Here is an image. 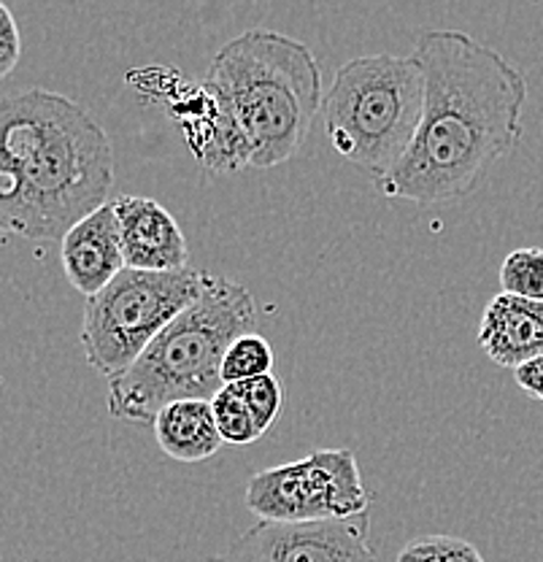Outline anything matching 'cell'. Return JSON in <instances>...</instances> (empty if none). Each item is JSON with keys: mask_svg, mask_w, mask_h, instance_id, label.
Segmentation results:
<instances>
[{"mask_svg": "<svg viewBox=\"0 0 543 562\" xmlns=\"http://www.w3.org/2000/svg\"><path fill=\"white\" fill-rule=\"evenodd\" d=\"M398 562H484V558L463 538L422 536L403 547Z\"/></svg>", "mask_w": 543, "mask_h": 562, "instance_id": "obj_17", "label": "cell"}, {"mask_svg": "<svg viewBox=\"0 0 543 562\" xmlns=\"http://www.w3.org/2000/svg\"><path fill=\"white\" fill-rule=\"evenodd\" d=\"M63 273L73 290L95 297L127 268L114 203H106L73 225L60 241Z\"/></svg>", "mask_w": 543, "mask_h": 562, "instance_id": "obj_10", "label": "cell"}, {"mask_svg": "<svg viewBox=\"0 0 543 562\" xmlns=\"http://www.w3.org/2000/svg\"><path fill=\"white\" fill-rule=\"evenodd\" d=\"M114 151L101 125L71 98L33 90L0 105V225L38 244L66 238L106 206Z\"/></svg>", "mask_w": 543, "mask_h": 562, "instance_id": "obj_2", "label": "cell"}, {"mask_svg": "<svg viewBox=\"0 0 543 562\" xmlns=\"http://www.w3.org/2000/svg\"><path fill=\"white\" fill-rule=\"evenodd\" d=\"M22 57V38L14 14L0 0V76H9Z\"/></svg>", "mask_w": 543, "mask_h": 562, "instance_id": "obj_18", "label": "cell"}, {"mask_svg": "<svg viewBox=\"0 0 543 562\" xmlns=\"http://www.w3.org/2000/svg\"><path fill=\"white\" fill-rule=\"evenodd\" d=\"M214 419H217L219 436L225 443H254L260 441V430H257V422L249 412V406L244 403V397L233 390V384H225L217 395L212 397Z\"/></svg>", "mask_w": 543, "mask_h": 562, "instance_id": "obj_15", "label": "cell"}, {"mask_svg": "<svg viewBox=\"0 0 543 562\" xmlns=\"http://www.w3.org/2000/svg\"><path fill=\"white\" fill-rule=\"evenodd\" d=\"M247 508L260 522H323L367 514L371 495L358 457L349 449H319L287 465L254 473Z\"/></svg>", "mask_w": 543, "mask_h": 562, "instance_id": "obj_7", "label": "cell"}, {"mask_svg": "<svg viewBox=\"0 0 543 562\" xmlns=\"http://www.w3.org/2000/svg\"><path fill=\"white\" fill-rule=\"evenodd\" d=\"M513 379H517L519 390H524L530 397H535V401H543V357L528 362V366L517 368V371H513Z\"/></svg>", "mask_w": 543, "mask_h": 562, "instance_id": "obj_19", "label": "cell"}, {"mask_svg": "<svg viewBox=\"0 0 543 562\" xmlns=\"http://www.w3.org/2000/svg\"><path fill=\"white\" fill-rule=\"evenodd\" d=\"M208 279L212 273L197 268L168 273L125 268L106 290L87 297L81 322L87 362L106 379L125 373L203 295Z\"/></svg>", "mask_w": 543, "mask_h": 562, "instance_id": "obj_6", "label": "cell"}, {"mask_svg": "<svg viewBox=\"0 0 543 562\" xmlns=\"http://www.w3.org/2000/svg\"><path fill=\"white\" fill-rule=\"evenodd\" d=\"M155 436L171 460L201 462L219 452L222 441L212 401L168 403L155 419Z\"/></svg>", "mask_w": 543, "mask_h": 562, "instance_id": "obj_12", "label": "cell"}, {"mask_svg": "<svg viewBox=\"0 0 543 562\" xmlns=\"http://www.w3.org/2000/svg\"><path fill=\"white\" fill-rule=\"evenodd\" d=\"M325 131L343 160L384 181L417 138L425 70L414 55H365L343 63L325 92Z\"/></svg>", "mask_w": 543, "mask_h": 562, "instance_id": "obj_5", "label": "cell"}, {"mask_svg": "<svg viewBox=\"0 0 543 562\" xmlns=\"http://www.w3.org/2000/svg\"><path fill=\"white\" fill-rule=\"evenodd\" d=\"M273 368V349L268 338L257 336V333H247L233 347L227 349L225 362H222V382L238 384L249 382V379L265 376Z\"/></svg>", "mask_w": 543, "mask_h": 562, "instance_id": "obj_13", "label": "cell"}, {"mask_svg": "<svg viewBox=\"0 0 543 562\" xmlns=\"http://www.w3.org/2000/svg\"><path fill=\"white\" fill-rule=\"evenodd\" d=\"M208 562H376L367 514L323 522H257Z\"/></svg>", "mask_w": 543, "mask_h": 562, "instance_id": "obj_8", "label": "cell"}, {"mask_svg": "<svg viewBox=\"0 0 543 562\" xmlns=\"http://www.w3.org/2000/svg\"><path fill=\"white\" fill-rule=\"evenodd\" d=\"M114 211L127 268L157 273L190 268L186 238L171 211L144 195L116 198Z\"/></svg>", "mask_w": 543, "mask_h": 562, "instance_id": "obj_9", "label": "cell"}, {"mask_svg": "<svg viewBox=\"0 0 543 562\" xmlns=\"http://www.w3.org/2000/svg\"><path fill=\"white\" fill-rule=\"evenodd\" d=\"M208 95L222 103L252 151V168L287 162L325 105L323 68L303 41L254 27L214 55Z\"/></svg>", "mask_w": 543, "mask_h": 562, "instance_id": "obj_3", "label": "cell"}, {"mask_svg": "<svg viewBox=\"0 0 543 562\" xmlns=\"http://www.w3.org/2000/svg\"><path fill=\"white\" fill-rule=\"evenodd\" d=\"M254 325L252 292L233 279L212 277L203 295L125 373L109 379V414L122 422L155 425L168 403L212 401L225 386L222 362L227 349Z\"/></svg>", "mask_w": 543, "mask_h": 562, "instance_id": "obj_4", "label": "cell"}, {"mask_svg": "<svg viewBox=\"0 0 543 562\" xmlns=\"http://www.w3.org/2000/svg\"><path fill=\"white\" fill-rule=\"evenodd\" d=\"M233 390L244 397V403H247L249 412H252V417L257 422V430H260V436H265L284 408L282 379L273 376V373H265V376L233 384Z\"/></svg>", "mask_w": 543, "mask_h": 562, "instance_id": "obj_16", "label": "cell"}, {"mask_svg": "<svg viewBox=\"0 0 543 562\" xmlns=\"http://www.w3.org/2000/svg\"><path fill=\"white\" fill-rule=\"evenodd\" d=\"M411 55L425 70L422 125L378 190L422 206L460 201L517 149L528 81L498 49L463 31L422 33Z\"/></svg>", "mask_w": 543, "mask_h": 562, "instance_id": "obj_1", "label": "cell"}, {"mask_svg": "<svg viewBox=\"0 0 543 562\" xmlns=\"http://www.w3.org/2000/svg\"><path fill=\"white\" fill-rule=\"evenodd\" d=\"M478 347L498 366L517 368L543 357V303L495 295L478 325Z\"/></svg>", "mask_w": 543, "mask_h": 562, "instance_id": "obj_11", "label": "cell"}, {"mask_svg": "<svg viewBox=\"0 0 543 562\" xmlns=\"http://www.w3.org/2000/svg\"><path fill=\"white\" fill-rule=\"evenodd\" d=\"M500 286L506 295L543 303V249L528 246L511 251L500 266Z\"/></svg>", "mask_w": 543, "mask_h": 562, "instance_id": "obj_14", "label": "cell"}]
</instances>
